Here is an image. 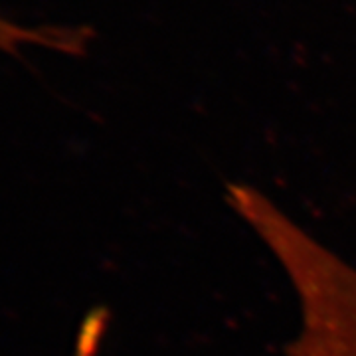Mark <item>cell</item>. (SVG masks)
<instances>
[{"mask_svg": "<svg viewBox=\"0 0 356 356\" xmlns=\"http://www.w3.org/2000/svg\"><path fill=\"white\" fill-rule=\"evenodd\" d=\"M86 42L83 28L22 22L0 8V54L24 56L30 50H48L74 56L83 50Z\"/></svg>", "mask_w": 356, "mask_h": 356, "instance_id": "cell-1", "label": "cell"}, {"mask_svg": "<svg viewBox=\"0 0 356 356\" xmlns=\"http://www.w3.org/2000/svg\"><path fill=\"white\" fill-rule=\"evenodd\" d=\"M346 356H356V346H355V348H353V350H350V353H348V355H346Z\"/></svg>", "mask_w": 356, "mask_h": 356, "instance_id": "cell-2", "label": "cell"}]
</instances>
